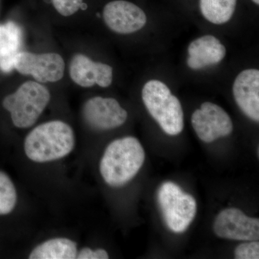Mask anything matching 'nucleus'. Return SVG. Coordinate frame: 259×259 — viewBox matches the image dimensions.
<instances>
[{
    "label": "nucleus",
    "instance_id": "nucleus-1",
    "mask_svg": "<svg viewBox=\"0 0 259 259\" xmlns=\"http://www.w3.org/2000/svg\"><path fill=\"white\" fill-rule=\"evenodd\" d=\"M75 135L71 126L61 120H53L32 129L24 142L29 159L46 163L69 155L75 146Z\"/></svg>",
    "mask_w": 259,
    "mask_h": 259
},
{
    "label": "nucleus",
    "instance_id": "nucleus-2",
    "mask_svg": "<svg viewBox=\"0 0 259 259\" xmlns=\"http://www.w3.org/2000/svg\"><path fill=\"white\" fill-rule=\"evenodd\" d=\"M146 158L144 148L134 137L115 140L107 146L100 164L102 178L110 187H122L141 169Z\"/></svg>",
    "mask_w": 259,
    "mask_h": 259
},
{
    "label": "nucleus",
    "instance_id": "nucleus-3",
    "mask_svg": "<svg viewBox=\"0 0 259 259\" xmlns=\"http://www.w3.org/2000/svg\"><path fill=\"white\" fill-rule=\"evenodd\" d=\"M142 100L150 115L163 132L177 136L184 128V113L178 98L169 88L158 80H150L142 90Z\"/></svg>",
    "mask_w": 259,
    "mask_h": 259
},
{
    "label": "nucleus",
    "instance_id": "nucleus-4",
    "mask_svg": "<svg viewBox=\"0 0 259 259\" xmlns=\"http://www.w3.org/2000/svg\"><path fill=\"white\" fill-rule=\"evenodd\" d=\"M50 100L47 88L36 81H29L5 97L3 105L10 112L15 127L28 128L36 122Z\"/></svg>",
    "mask_w": 259,
    "mask_h": 259
},
{
    "label": "nucleus",
    "instance_id": "nucleus-5",
    "mask_svg": "<svg viewBox=\"0 0 259 259\" xmlns=\"http://www.w3.org/2000/svg\"><path fill=\"white\" fill-rule=\"evenodd\" d=\"M158 202L168 228L177 233H183L193 221L197 202L176 184L167 182L158 192Z\"/></svg>",
    "mask_w": 259,
    "mask_h": 259
},
{
    "label": "nucleus",
    "instance_id": "nucleus-6",
    "mask_svg": "<svg viewBox=\"0 0 259 259\" xmlns=\"http://www.w3.org/2000/svg\"><path fill=\"white\" fill-rule=\"evenodd\" d=\"M14 69L19 73L31 75L39 82H56L64 74V61L56 53L35 54L20 51L14 59Z\"/></svg>",
    "mask_w": 259,
    "mask_h": 259
},
{
    "label": "nucleus",
    "instance_id": "nucleus-7",
    "mask_svg": "<svg viewBox=\"0 0 259 259\" xmlns=\"http://www.w3.org/2000/svg\"><path fill=\"white\" fill-rule=\"evenodd\" d=\"M83 120L92 128L107 131L125 123L127 112L114 98L95 97L85 102L82 108Z\"/></svg>",
    "mask_w": 259,
    "mask_h": 259
},
{
    "label": "nucleus",
    "instance_id": "nucleus-8",
    "mask_svg": "<svg viewBox=\"0 0 259 259\" xmlns=\"http://www.w3.org/2000/svg\"><path fill=\"white\" fill-rule=\"evenodd\" d=\"M214 231L219 238L237 241H258V218H249L241 209L221 211L214 223Z\"/></svg>",
    "mask_w": 259,
    "mask_h": 259
},
{
    "label": "nucleus",
    "instance_id": "nucleus-9",
    "mask_svg": "<svg viewBox=\"0 0 259 259\" xmlns=\"http://www.w3.org/2000/svg\"><path fill=\"white\" fill-rule=\"evenodd\" d=\"M103 18L107 26L119 34L134 33L141 30L147 23L144 10L125 0L107 3L104 8Z\"/></svg>",
    "mask_w": 259,
    "mask_h": 259
},
{
    "label": "nucleus",
    "instance_id": "nucleus-10",
    "mask_svg": "<svg viewBox=\"0 0 259 259\" xmlns=\"http://www.w3.org/2000/svg\"><path fill=\"white\" fill-rule=\"evenodd\" d=\"M70 77L82 88L97 84L106 88L111 85L113 69L108 64L95 62L83 54H76L69 65Z\"/></svg>",
    "mask_w": 259,
    "mask_h": 259
},
{
    "label": "nucleus",
    "instance_id": "nucleus-11",
    "mask_svg": "<svg viewBox=\"0 0 259 259\" xmlns=\"http://www.w3.org/2000/svg\"><path fill=\"white\" fill-rule=\"evenodd\" d=\"M233 94L237 105L247 117L259 121V71L243 70L237 76L233 85Z\"/></svg>",
    "mask_w": 259,
    "mask_h": 259
},
{
    "label": "nucleus",
    "instance_id": "nucleus-12",
    "mask_svg": "<svg viewBox=\"0 0 259 259\" xmlns=\"http://www.w3.org/2000/svg\"><path fill=\"white\" fill-rule=\"evenodd\" d=\"M23 32L18 24L9 21L0 25V70L9 73L13 69L15 56L20 52Z\"/></svg>",
    "mask_w": 259,
    "mask_h": 259
},
{
    "label": "nucleus",
    "instance_id": "nucleus-13",
    "mask_svg": "<svg viewBox=\"0 0 259 259\" xmlns=\"http://www.w3.org/2000/svg\"><path fill=\"white\" fill-rule=\"evenodd\" d=\"M77 253V245L74 241L69 238H53L35 247L29 258L74 259Z\"/></svg>",
    "mask_w": 259,
    "mask_h": 259
},
{
    "label": "nucleus",
    "instance_id": "nucleus-14",
    "mask_svg": "<svg viewBox=\"0 0 259 259\" xmlns=\"http://www.w3.org/2000/svg\"><path fill=\"white\" fill-rule=\"evenodd\" d=\"M237 0H199L201 13L215 25L228 23L236 10Z\"/></svg>",
    "mask_w": 259,
    "mask_h": 259
},
{
    "label": "nucleus",
    "instance_id": "nucleus-15",
    "mask_svg": "<svg viewBox=\"0 0 259 259\" xmlns=\"http://www.w3.org/2000/svg\"><path fill=\"white\" fill-rule=\"evenodd\" d=\"M17 199L16 189L11 179L0 171V215L11 212L16 205Z\"/></svg>",
    "mask_w": 259,
    "mask_h": 259
},
{
    "label": "nucleus",
    "instance_id": "nucleus-16",
    "mask_svg": "<svg viewBox=\"0 0 259 259\" xmlns=\"http://www.w3.org/2000/svg\"><path fill=\"white\" fill-rule=\"evenodd\" d=\"M234 255L236 259H258V241H248L238 245L235 249Z\"/></svg>",
    "mask_w": 259,
    "mask_h": 259
},
{
    "label": "nucleus",
    "instance_id": "nucleus-17",
    "mask_svg": "<svg viewBox=\"0 0 259 259\" xmlns=\"http://www.w3.org/2000/svg\"><path fill=\"white\" fill-rule=\"evenodd\" d=\"M53 5L59 14L69 17L76 13L81 8L83 0H52Z\"/></svg>",
    "mask_w": 259,
    "mask_h": 259
},
{
    "label": "nucleus",
    "instance_id": "nucleus-18",
    "mask_svg": "<svg viewBox=\"0 0 259 259\" xmlns=\"http://www.w3.org/2000/svg\"><path fill=\"white\" fill-rule=\"evenodd\" d=\"M77 259H107L109 255L104 249L93 250L90 248H83L76 255Z\"/></svg>",
    "mask_w": 259,
    "mask_h": 259
},
{
    "label": "nucleus",
    "instance_id": "nucleus-19",
    "mask_svg": "<svg viewBox=\"0 0 259 259\" xmlns=\"http://www.w3.org/2000/svg\"><path fill=\"white\" fill-rule=\"evenodd\" d=\"M187 63L189 67L192 69L197 70L204 68V64H202V61L198 60V59H194V58L190 57V56L187 59Z\"/></svg>",
    "mask_w": 259,
    "mask_h": 259
},
{
    "label": "nucleus",
    "instance_id": "nucleus-20",
    "mask_svg": "<svg viewBox=\"0 0 259 259\" xmlns=\"http://www.w3.org/2000/svg\"><path fill=\"white\" fill-rule=\"evenodd\" d=\"M252 1H253L255 4H256L257 5H259V0H252Z\"/></svg>",
    "mask_w": 259,
    "mask_h": 259
}]
</instances>
